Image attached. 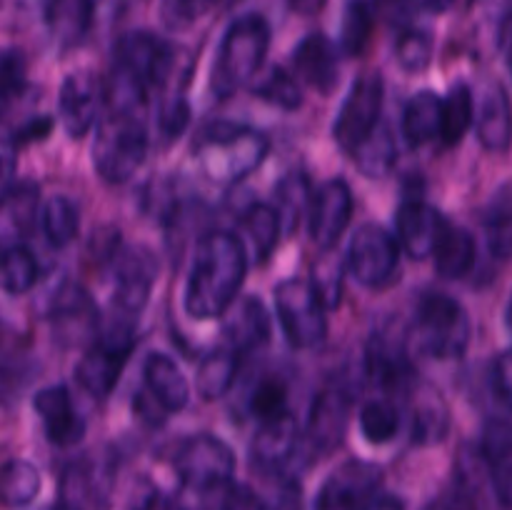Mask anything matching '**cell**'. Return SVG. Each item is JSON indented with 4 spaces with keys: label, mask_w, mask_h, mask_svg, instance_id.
I'll list each match as a JSON object with an SVG mask.
<instances>
[{
    "label": "cell",
    "mask_w": 512,
    "mask_h": 510,
    "mask_svg": "<svg viewBox=\"0 0 512 510\" xmlns=\"http://www.w3.org/2000/svg\"><path fill=\"white\" fill-rule=\"evenodd\" d=\"M248 258L240 238L230 233L205 235L195 250L185 288V310L198 320L220 318L230 310L243 285Z\"/></svg>",
    "instance_id": "6da1fadb"
},
{
    "label": "cell",
    "mask_w": 512,
    "mask_h": 510,
    "mask_svg": "<svg viewBox=\"0 0 512 510\" xmlns=\"http://www.w3.org/2000/svg\"><path fill=\"white\" fill-rule=\"evenodd\" d=\"M198 160L215 183H235L253 173L268 153L263 133L243 125H210L198 140Z\"/></svg>",
    "instance_id": "7a4b0ae2"
},
{
    "label": "cell",
    "mask_w": 512,
    "mask_h": 510,
    "mask_svg": "<svg viewBox=\"0 0 512 510\" xmlns=\"http://www.w3.org/2000/svg\"><path fill=\"white\" fill-rule=\"evenodd\" d=\"M270 45V28L260 15L238 18L225 33L218 48L213 70V90L220 98H228L235 90L248 85L263 68Z\"/></svg>",
    "instance_id": "3957f363"
},
{
    "label": "cell",
    "mask_w": 512,
    "mask_h": 510,
    "mask_svg": "<svg viewBox=\"0 0 512 510\" xmlns=\"http://www.w3.org/2000/svg\"><path fill=\"white\" fill-rule=\"evenodd\" d=\"M148 153V133L133 113H110L100 120L95 135L93 163L108 183H125L143 165Z\"/></svg>",
    "instance_id": "277c9868"
},
{
    "label": "cell",
    "mask_w": 512,
    "mask_h": 510,
    "mask_svg": "<svg viewBox=\"0 0 512 510\" xmlns=\"http://www.w3.org/2000/svg\"><path fill=\"white\" fill-rule=\"evenodd\" d=\"M415 333L423 353L433 358H458L470 343V318L450 295L428 293L415 313Z\"/></svg>",
    "instance_id": "5b68a950"
},
{
    "label": "cell",
    "mask_w": 512,
    "mask_h": 510,
    "mask_svg": "<svg viewBox=\"0 0 512 510\" xmlns=\"http://www.w3.org/2000/svg\"><path fill=\"white\" fill-rule=\"evenodd\" d=\"M275 310L293 348H315L328 333L325 303L310 280L288 278L275 288Z\"/></svg>",
    "instance_id": "8992f818"
},
{
    "label": "cell",
    "mask_w": 512,
    "mask_h": 510,
    "mask_svg": "<svg viewBox=\"0 0 512 510\" xmlns=\"http://www.w3.org/2000/svg\"><path fill=\"white\" fill-rule=\"evenodd\" d=\"M175 470L185 490L195 495H208L228 488L235 470V455L220 438L200 433L180 443L175 453Z\"/></svg>",
    "instance_id": "52a82bcc"
},
{
    "label": "cell",
    "mask_w": 512,
    "mask_h": 510,
    "mask_svg": "<svg viewBox=\"0 0 512 510\" xmlns=\"http://www.w3.org/2000/svg\"><path fill=\"white\" fill-rule=\"evenodd\" d=\"M350 275L365 288H385L400 268V248L393 235L375 223L360 225L348 250Z\"/></svg>",
    "instance_id": "ba28073f"
},
{
    "label": "cell",
    "mask_w": 512,
    "mask_h": 510,
    "mask_svg": "<svg viewBox=\"0 0 512 510\" xmlns=\"http://www.w3.org/2000/svg\"><path fill=\"white\" fill-rule=\"evenodd\" d=\"M380 108H383V78L380 73H363L345 95L333 128L335 143L353 153L380 125Z\"/></svg>",
    "instance_id": "9c48e42d"
},
{
    "label": "cell",
    "mask_w": 512,
    "mask_h": 510,
    "mask_svg": "<svg viewBox=\"0 0 512 510\" xmlns=\"http://www.w3.org/2000/svg\"><path fill=\"white\" fill-rule=\"evenodd\" d=\"M135 335L130 325H120L113 333L103 335L88 353L80 358L75 378L93 398H105L118 385L120 373L133 353Z\"/></svg>",
    "instance_id": "30bf717a"
},
{
    "label": "cell",
    "mask_w": 512,
    "mask_h": 510,
    "mask_svg": "<svg viewBox=\"0 0 512 510\" xmlns=\"http://www.w3.org/2000/svg\"><path fill=\"white\" fill-rule=\"evenodd\" d=\"M380 470L370 463L350 460L340 465L318 495V510H370L378 500Z\"/></svg>",
    "instance_id": "8fae6325"
},
{
    "label": "cell",
    "mask_w": 512,
    "mask_h": 510,
    "mask_svg": "<svg viewBox=\"0 0 512 510\" xmlns=\"http://www.w3.org/2000/svg\"><path fill=\"white\" fill-rule=\"evenodd\" d=\"M115 65L130 70L145 85H160L173 73L175 50L150 33H128L115 45Z\"/></svg>",
    "instance_id": "7c38bea8"
},
{
    "label": "cell",
    "mask_w": 512,
    "mask_h": 510,
    "mask_svg": "<svg viewBox=\"0 0 512 510\" xmlns=\"http://www.w3.org/2000/svg\"><path fill=\"white\" fill-rule=\"evenodd\" d=\"M353 215V193L343 180L320 185L310 203V235L320 250H333Z\"/></svg>",
    "instance_id": "4fadbf2b"
},
{
    "label": "cell",
    "mask_w": 512,
    "mask_h": 510,
    "mask_svg": "<svg viewBox=\"0 0 512 510\" xmlns=\"http://www.w3.org/2000/svg\"><path fill=\"white\" fill-rule=\"evenodd\" d=\"M105 100V88L90 73H70L60 88L58 108L63 128L70 138H83L95 125L100 103Z\"/></svg>",
    "instance_id": "5bb4252c"
},
{
    "label": "cell",
    "mask_w": 512,
    "mask_h": 510,
    "mask_svg": "<svg viewBox=\"0 0 512 510\" xmlns=\"http://www.w3.org/2000/svg\"><path fill=\"white\" fill-rule=\"evenodd\" d=\"M348 415L350 400L338 385H328L315 395L308 418V443L313 453L328 455L343 443Z\"/></svg>",
    "instance_id": "9a60e30c"
},
{
    "label": "cell",
    "mask_w": 512,
    "mask_h": 510,
    "mask_svg": "<svg viewBox=\"0 0 512 510\" xmlns=\"http://www.w3.org/2000/svg\"><path fill=\"white\" fill-rule=\"evenodd\" d=\"M40 190L33 183L10 185L0 195V250L18 248L38 220Z\"/></svg>",
    "instance_id": "2e32d148"
},
{
    "label": "cell",
    "mask_w": 512,
    "mask_h": 510,
    "mask_svg": "<svg viewBox=\"0 0 512 510\" xmlns=\"http://www.w3.org/2000/svg\"><path fill=\"white\" fill-rule=\"evenodd\" d=\"M398 240L408 255L413 258H428L438 248V240L443 235L448 220L428 203H420V200H410L403 208L398 210Z\"/></svg>",
    "instance_id": "e0dca14e"
},
{
    "label": "cell",
    "mask_w": 512,
    "mask_h": 510,
    "mask_svg": "<svg viewBox=\"0 0 512 510\" xmlns=\"http://www.w3.org/2000/svg\"><path fill=\"white\" fill-rule=\"evenodd\" d=\"M35 413L43 420L45 435L53 445H75L85 435V420L75 410L70 393L63 385H53L35 395Z\"/></svg>",
    "instance_id": "ac0fdd59"
},
{
    "label": "cell",
    "mask_w": 512,
    "mask_h": 510,
    "mask_svg": "<svg viewBox=\"0 0 512 510\" xmlns=\"http://www.w3.org/2000/svg\"><path fill=\"white\" fill-rule=\"evenodd\" d=\"M158 263L153 253L145 248L130 250L118 265V288H115V303L123 313H140L148 303L150 290H153Z\"/></svg>",
    "instance_id": "d6986e66"
},
{
    "label": "cell",
    "mask_w": 512,
    "mask_h": 510,
    "mask_svg": "<svg viewBox=\"0 0 512 510\" xmlns=\"http://www.w3.org/2000/svg\"><path fill=\"white\" fill-rule=\"evenodd\" d=\"M478 128L480 143L493 153H503L512 143V103L508 90L500 83L485 85L478 103Z\"/></svg>",
    "instance_id": "ffe728a7"
},
{
    "label": "cell",
    "mask_w": 512,
    "mask_h": 510,
    "mask_svg": "<svg viewBox=\"0 0 512 510\" xmlns=\"http://www.w3.org/2000/svg\"><path fill=\"white\" fill-rule=\"evenodd\" d=\"M483 458L500 503L512 508V423L488 420L483 428Z\"/></svg>",
    "instance_id": "44dd1931"
},
{
    "label": "cell",
    "mask_w": 512,
    "mask_h": 510,
    "mask_svg": "<svg viewBox=\"0 0 512 510\" xmlns=\"http://www.w3.org/2000/svg\"><path fill=\"white\" fill-rule=\"evenodd\" d=\"M225 338H228V348H233L238 355L268 343L270 318L265 313V305L258 298H243L238 300V305H230Z\"/></svg>",
    "instance_id": "7402d4cb"
},
{
    "label": "cell",
    "mask_w": 512,
    "mask_h": 510,
    "mask_svg": "<svg viewBox=\"0 0 512 510\" xmlns=\"http://www.w3.org/2000/svg\"><path fill=\"white\" fill-rule=\"evenodd\" d=\"M295 68L310 88L330 93L338 83V50L325 35H308L295 48Z\"/></svg>",
    "instance_id": "603a6c76"
},
{
    "label": "cell",
    "mask_w": 512,
    "mask_h": 510,
    "mask_svg": "<svg viewBox=\"0 0 512 510\" xmlns=\"http://www.w3.org/2000/svg\"><path fill=\"white\" fill-rule=\"evenodd\" d=\"M298 423L290 413L260 423L253 443V455L263 468L280 470L298 450Z\"/></svg>",
    "instance_id": "cb8c5ba5"
},
{
    "label": "cell",
    "mask_w": 512,
    "mask_h": 510,
    "mask_svg": "<svg viewBox=\"0 0 512 510\" xmlns=\"http://www.w3.org/2000/svg\"><path fill=\"white\" fill-rule=\"evenodd\" d=\"M145 388L158 398L168 413L183 410L190 400V385L185 380L183 370L178 368L173 358L163 353H153L145 360Z\"/></svg>",
    "instance_id": "d4e9b609"
},
{
    "label": "cell",
    "mask_w": 512,
    "mask_h": 510,
    "mask_svg": "<svg viewBox=\"0 0 512 510\" xmlns=\"http://www.w3.org/2000/svg\"><path fill=\"white\" fill-rule=\"evenodd\" d=\"M443 133V98L433 90L413 95L403 113V135L413 148L440 138Z\"/></svg>",
    "instance_id": "484cf974"
},
{
    "label": "cell",
    "mask_w": 512,
    "mask_h": 510,
    "mask_svg": "<svg viewBox=\"0 0 512 510\" xmlns=\"http://www.w3.org/2000/svg\"><path fill=\"white\" fill-rule=\"evenodd\" d=\"M45 23L60 45H75L93 23V0H45Z\"/></svg>",
    "instance_id": "4316f807"
},
{
    "label": "cell",
    "mask_w": 512,
    "mask_h": 510,
    "mask_svg": "<svg viewBox=\"0 0 512 510\" xmlns=\"http://www.w3.org/2000/svg\"><path fill=\"white\" fill-rule=\"evenodd\" d=\"M368 373L375 383L388 390H400V393H405L413 383V368H410L403 345L385 343L383 338H375L370 345Z\"/></svg>",
    "instance_id": "83f0119b"
},
{
    "label": "cell",
    "mask_w": 512,
    "mask_h": 510,
    "mask_svg": "<svg viewBox=\"0 0 512 510\" xmlns=\"http://www.w3.org/2000/svg\"><path fill=\"white\" fill-rule=\"evenodd\" d=\"M435 270H438L443 278L455 280L463 278L473 270L475 265V240L460 225L448 223L445 225L443 235L438 240V248H435Z\"/></svg>",
    "instance_id": "f1b7e54d"
},
{
    "label": "cell",
    "mask_w": 512,
    "mask_h": 510,
    "mask_svg": "<svg viewBox=\"0 0 512 510\" xmlns=\"http://www.w3.org/2000/svg\"><path fill=\"white\" fill-rule=\"evenodd\" d=\"M450 413L443 395L433 388H423L415 393L413 403V438L415 443H440L448 435Z\"/></svg>",
    "instance_id": "f546056e"
},
{
    "label": "cell",
    "mask_w": 512,
    "mask_h": 510,
    "mask_svg": "<svg viewBox=\"0 0 512 510\" xmlns=\"http://www.w3.org/2000/svg\"><path fill=\"white\" fill-rule=\"evenodd\" d=\"M235 373H238V353L233 348H218L210 350L198 365V375L195 383L203 398L215 400L223 398L233 385Z\"/></svg>",
    "instance_id": "4dcf8cb0"
},
{
    "label": "cell",
    "mask_w": 512,
    "mask_h": 510,
    "mask_svg": "<svg viewBox=\"0 0 512 510\" xmlns=\"http://www.w3.org/2000/svg\"><path fill=\"white\" fill-rule=\"evenodd\" d=\"M280 228H283V220H280L278 208L273 205H250L243 215V230L248 235L250 245H253L255 258L263 263L270 258L275 248L280 243Z\"/></svg>",
    "instance_id": "1f68e13d"
},
{
    "label": "cell",
    "mask_w": 512,
    "mask_h": 510,
    "mask_svg": "<svg viewBox=\"0 0 512 510\" xmlns=\"http://www.w3.org/2000/svg\"><path fill=\"white\" fill-rule=\"evenodd\" d=\"M40 493V473L28 460H8L0 468V503L20 505L33 503L35 495Z\"/></svg>",
    "instance_id": "d6a6232c"
},
{
    "label": "cell",
    "mask_w": 512,
    "mask_h": 510,
    "mask_svg": "<svg viewBox=\"0 0 512 510\" xmlns=\"http://www.w3.org/2000/svg\"><path fill=\"white\" fill-rule=\"evenodd\" d=\"M353 158L360 173L368 175V178H383V175H388L393 170L395 158H398V148H395V140L390 135V130L385 125H378L373 130V135L365 138L353 150Z\"/></svg>",
    "instance_id": "836d02e7"
},
{
    "label": "cell",
    "mask_w": 512,
    "mask_h": 510,
    "mask_svg": "<svg viewBox=\"0 0 512 510\" xmlns=\"http://www.w3.org/2000/svg\"><path fill=\"white\" fill-rule=\"evenodd\" d=\"M485 230L493 255L508 258L512 253V180L500 185L498 193L485 210Z\"/></svg>",
    "instance_id": "e575fe53"
},
{
    "label": "cell",
    "mask_w": 512,
    "mask_h": 510,
    "mask_svg": "<svg viewBox=\"0 0 512 510\" xmlns=\"http://www.w3.org/2000/svg\"><path fill=\"white\" fill-rule=\"evenodd\" d=\"M38 263L25 245L0 250V290L10 295H23L38 283Z\"/></svg>",
    "instance_id": "d590c367"
},
{
    "label": "cell",
    "mask_w": 512,
    "mask_h": 510,
    "mask_svg": "<svg viewBox=\"0 0 512 510\" xmlns=\"http://www.w3.org/2000/svg\"><path fill=\"white\" fill-rule=\"evenodd\" d=\"M40 223H43V233L55 248H63V245L73 243L75 235L80 230V213L75 208L73 200H68L65 195H55L45 203L43 215H40Z\"/></svg>",
    "instance_id": "8d00e7d4"
},
{
    "label": "cell",
    "mask_w": 512,
    "mask_h": 510,
    "mask_svg": "<svg viewBox=\"0 0 512 510\" xmlns=\"http://www.w3.org/2000/svg\"><path fill=\"white\" fill-rule=\"evenodd\" d=\"M473 120V93H470L468 85H455V88L443 98V133H440V138L448 145L460 143L463 135L470 130V125H473Z\"/></svg>",
    "instance_id": "74e56055"
},
{
    "label": "cell",
    "mask_w": 512,
    "mask_h": 510,
    "mask_svg": "<svg viewBox=\"0 0 512 510\" xmlns=\"http://www.w3.org/2000/svg\"><path fill=\"white\" fill-rule=\"evenodd\" d=\"M278 195V213L280 220L288 225V230H295L300 223V215L308 213V203H313V195H310L308 178L303 173H290L288 178H283V183L275 190Z\"/></svg>",
    "instance_id": "f35d334b"
},
{
    "label": "cell",
    "mask_w": 512,
    "mask_h": 510,
    "mask_svg": "<svg viewBox=\"0 0 512 510\" xmlns=\"http://www.w3.org/2000/svg\"><path fill=\"white\" fill-rule=\"evenodd\" d=\"M373 33V10L365 0H350L340 25V48L348 55H360Z\"/></svg>",
    "instance_id": "ab89813d"
},
{
    "label": "cell",
    "mask_w": 512,
    "mask_h": 510,
    "mask_svg": "<svg viewBox=\"0 0 512 510\" xmlns=\"http://www.w3.org/2000/svg\"><path fill=\"white\" fill-rule=\"evenodd\" d=\"M400 413L390 400H373L360 410V430L370 443H388L398 435Z\"/></svg>",
    "instance_id": "60d3db41"
},
{
    "label": "cell",
    "mask_w": 512,
    "mask_h": 510,
    "mask_svg": "<svg viewBox=\"0 0 512 510\" xmlns=\"http://www.w3.org/2000/svg\"><path fill=\"white\" fill-rule=\"evenodd\" d=\"M255 95L265 103L275 105L283 110H298L303 105V95H300L298 83L285 73L283 68H275L255 85Z\"/></svg>",
    "instance_id": "b9f144b4"
},
{
    "label": "cell",
    "mask_w": 512,
    "mask_h": 510,
    "mask_svg": "<svg viewBox=\"0 0 512 510\" xmlns=\"http://www.w3.org/2000/svg\"><path fill=\"white\" fill-rule=\"evenodd\" d=\"M395 58L410 73L428 68L430 58H433V40L423 30H405L395 45Z\"/></svg>",
    "instance_id": "7bdbcfd3"
},
{
    "label": "cell",
    "mask_w": 512,
    "mask_h": 510,
    "mask_svg": "<svg viewBox=\"0 0 512 510\" xmlns=\"http://www.w3.org/2000/svg\"><path fill=\"white\" fill-rule=\"evenodd\" d=\"M218 3L220 0H163L160 3V18L170 30H183L198 23Z\"/></svg>",
    "instance_id": "ee69618b"
},
{
    "label": "cell",
    "mask_w": 512,
    "mask_h": 510,
    "mask_svg": "<svg viewBox=\"0 0 512 510\" xmlns=\"http://www.w3.org/2000/svg\"><path fill=\"white\" fill-rule=\"evenodd\" d=\"M285 405H288V390H285V385L280 380H263L253 390V395H250V410H253V415L260 423L288 413Z\"/></svg>",
    "instance_id": "f6af8a7d"
},
{
    "label": "cell",
    "mask_w": 512,
    "mask_h": 510,
    "mask_svg": "<svg viewBox=\"0 0 512 510\" xmlns=\"http://www.w3.org/2000/svg\"><path fill=\"white\" fill-rule=\"evenodd\" d=\"M323 253L325 258L315 263V275L310 283H313V288L323 298L325 308H335L340 303V293H343V265L330 258V250H323Z\"/></svg>",
    "instance_id": "bcb514c9"
},
{
    "label": "cell",
    "mask_w": 512,
    "mask_h": 510,
    "mask_svg": "<svg viewBox=\"0 0 512 510\" xmlns=\"http://www.w3.org/2000/svg\"><path fill=\"white\" fill-rule=\"evenodd\" d=\"M25 85V60L18 50L0 53V98H13Z\"/></svg>",
    "instance_id": "7dc6e473"
},
{
    "label": "cell",
    "mask_w": 512,
    "mask_h": 510,
    "mask_svg": "<svg viewBox=\"0 0 512 510\" xmlns=\"http://www.w3.org/2000/svg\"><path fill=\"white\" fill-rule=\"evenodd\" d=\"M493 390L500 403L512 410V350L498 355L493 365Z\"/></svg>",
    "instance_id": "c3c4849f"
},
{
    "label": "cell",
    "mask_w": 512,
    "mask_h": 510,
    "mask_svg": "<svg viewBox=\"0 0 512 510\" xmlns=\"http://www.w3.org/2000/svg\"><path fill=\"white\" fill-rule=\"evenodd\" d=\"M188 120H190L188 103H185L183 98H175L170 100V103L163 108V113H160V130H163L168 138H178V135L185 130V125H188Z\"/></svg>",
    "instance_id": "681fc988"
},
{
    "label": "cell",
    "mask_w": 512,
    "mask_h": 510,
    "mask_svg": "<svg viewBox=\"0 0 512 510\" xmlns=\"http://www.w3.org/2000/svg\"><path fill=\"white\" fill-rule=\"evenodd\" d=\"M220 510H265V505L248 485H228L220 500Z\"/></svg>",
    "instance_id": "f907efd6"
},
{
    "label": "cell",
    "mask_w": 512,
    "mask_h": 510,
    "mask_svg": "<svg viewBox=\"0 0 512 510\" xmlns=\"http://www.w3.org/2000/svg\"><path fill=\"white\" fill-rule=\"evenodd\" d=\"M165 413H168V410L158 403V398H155L150 390L135 395V415H140L145 423L160 425L165 420Z\"/></svg>",
    "instance_id": "816d5d0a"
},
{
    "label": "cell",
    "mask_w": 512,
    "mask_h": 510,
    "mask_svg": "<svg viewBox=\"0 0 512 510\" xmlns=\"http://www.w3.org/2000/svg\"><path fill=\"white\" fill-rule=\"evenodd\" d=\"M15 145H18L15 135L0 128V183H3L15 168Z\"/></svg>",
    "instance_id": "f5cc1de1"
},
{
    "label": "cell",
    "mask_w": 512,
    "mask_h": 510,
    "mask_svg": "<svg viewBox=\"0 0 512 510\" xmlns=\"http://www.w3.org/2000/svg\"><path fill=\"white\" fill-rule=\"evenodd\" d=\"M130 510H168V500L163 498V493L155 488H148L143 490V493L135 498L133 508Z\"/></svg>",
    "instance_id": "db71d44e"
},
{
    "label": "cell",
    "mask_w": 512,
    "mask_h": 510,
    "mask_svg": "<svg viewBox=\"0 0 512 510\" xmlns=\"http://www.w3.org/2000/svg\"><path fill=\"white\" fill-rule=\"evenodd\" d=\"M380 8H383V13L388 15V18L400 20L410 13L413 0H380Z\"/></svg>",
    "instance_id": "11a10c76"
},
{
    "label": "cell",
    "mask_w": 512,
    "mask_h": 510,
    "mask_svg": "<svg viewBox=\"0 0 512 510\" xmlns=\"http://www.w3.org/2000/svg\"><path fill=\"white\" fill-rule=\"evenodd\" d=\"M435 510H475V505L468 495L458 493V495H450L448 500H443Z\"/></svg>",
    "instance_id": "9f6ffc18"
},
{
    "label": "cell",
    "mask_w": 512,
    "mask_h": 510,
    "mask_svg": "<svg viewBox=\"0 0 512 510\" xmlns=\"http://www.w3.org/2000/svg\"><path fill=\"white\" fill-rule=\"evenodd\" d=\"M425 8L435 10V13H445V10H455V8H463L468 5L470 0H423Z\"/></svg>",
    "instance_id": "6f0895ef"
},
{
    "label": "cell",
    "mask_w": 512,
    "mask_h": 510,
    "mask_svg": "<svg viewBox=\"0 0 512 510\" xmlns=\"http://www.w3.org/2000/svg\"><path fill=\"white\" fill-rule=\"evenodd\" d=\"M370 510H405V508L398 498H390V495H385V498L375 500V503L370 505Z\"/></svg>",
    "instance_id": "680465c9"
},
{
    "label": "cell",
    "mask_w": 512,
    "mask_h": 510,
    "mask_svg": "<svg viewBox=\"0 0 512 510\" xmlns=\"http://www.w3.org/2000/svg\"><path fill=\"white\" fill-rule=\"evenodd\" d=\"M503 45H505V58H508V65L512 70V15H510L508 23H505V28H503Z\"/></svg>",
    "instance_id": "91938a15"
},
{
    "label": "cell",
    "mask_w": 512,
    "mask_h": 510,
    "mask_svg": "<svg viewBox=\"0 0 512 510\" xmlns=\"http://www.w3.org/2000/svg\"><path fill=\"white\" fill-rule=\"evenodd\" d=\"M53 510H80V508L75 503H70V500H60Z\"/></svg>",
    "instance_id": "94428289"
},
{
    "label": "cell",
    "mask_w": 512,
    "mask_h": 510,
    "mask_svg": "<svg viewBox=\"0 0 512 510\" xmlns=\"http://www.w3.org/2000/svg\"><path fill=\"white\" fill-rule=\"evenodd\" d=\"M505 323H508V328H510V333H512V295H510V300H508V310H505Z\"/></svg>",
    "instance_id": "6125c7cd"
}]
</instances>
